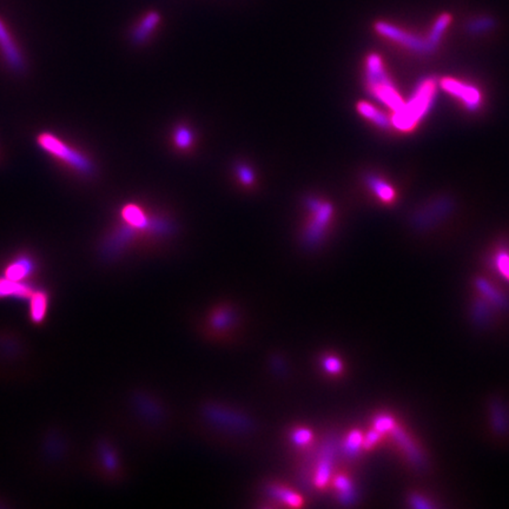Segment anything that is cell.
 Returning <instances> with one entry per match:
<instances>
[{
    "instance_id": "21",
    "label": "cell",
    "mask_w": 509,
    "mask_h": 509,
    "mask_svg": "<svg viewBox=\"0 0 509 509\" xmlns=\"http://www.w3.org/2000/svg\"><path fill=\"white\" fill-rule=\"evenodd\" d=\"M496 264L502 276H505L509 281V254L501 251L496 257Z\"/></svg>"
},
{
    "instance_id": "22",
    "label": "cell",
    "mask_w": 509,
    "mask_h": 509,
    "mask_svg": "<svg viewBox=\"0 0 509 509\" xmlns=\"http://www.w3.org/2000/svg\"><path fill=\"white\" fill-rule=\"evenodd\" d=\"M237 173H238L241 182L245 184V185H250L254 182V173L245 165H238L237 166Z\"/></svg>"
},
{
    "instance_id": "19",
    "label": "cell",
    "mask_w": 509,
    "mask_h": 509,
    "mask_svg": "<svg viewBox=\"0 0 509 509\" xmlns=\"http://www.w3.org/2000/svg\"><path fill=\"white\" fill-rule=\"evenodd\" d=\"M278 498L285 500L288 505L292 506V507H300L302 505V498L295 493L287 491V489H276Z\"/></svg>"
},
{
    "instance_id": "13",
    "label": "cell",
    "mask_w": 509,
    "mask_h": 509,
    "mask_svg": "<svg viewBox=\"0 0 509 509\" xmlns=\"http://www.w3.org/2000/svg\"><path fill=\"white\" fill-rule=\"evenodd\" d=\"M19 296V297H25V296L32 295L31 289L24 283H19L18 281H12L8 278L0 280V297L3 296Z\"/></svg>"
},
{
    "instance_id": "17",
    "label": "cell",
    "mask_w": 509,
    "mask_h": 509,
    "mask_svg": "<svg viewBox=\"0 0 509 509\" xmlns=\"http://www.w3.org/2000/svg\"><path fill=\"white\" fill-rule=\"evenodd\" d=\"M362 445H364V436L361 434V431H352L349 434L347 441H345L347 452H349L350 454L356 453Z\"/></svg>"
},
{
    "instance_id": "7",
    "label": "cell",
    "mask_w": 509,
    "mask_h": 509,
    "mask_svg": "<svg viewBox=\"0 0 509 509\" xmlns=\"http://www.w3.org/2000/svg\"><path fill=\"white\" fill-rule=\"evenodd\" d=\"M0 52L4 57L5 62L8 66L15 71H22L24 69L23 55L18 49V46L13 41L11 34L8 32V27L4 22L0 19Z\"/></svg>"
},
{
    "instance_id": "24",
    "label": "cell",
    "mask_w": 509,
    "mask_h": 509,
    "mask_svg": "<svg viewBox=\"0 0 509 509\" xmlns=\"http://www.w3.org/2000/svg\"><path fill=\"white\" fill-rule=\"evenodd\" d=\"M313 435L310 431H304V429H300L297 431L294 435V440H295L299 445H306L308 442L310 441Z\"/></svg>"
},
{
    "instance_id": "9",
    "label": "cell",
    "mask_w": 509,
    "mask_h": 509,
    "mask_svg": "<svg viewBox=\"0 0 509 509\" xmlns=\"http://www.w3.org/2000/svg\"><path fill=\"white\" fill-rule=\"evenodd\" d=\"M389 433H392V435L395 438V441L399 443L401 450H403L405 454H407L408 460L412 461L414 464H421V455H420L419 450H417L415 445H413L412 440L405 434V431L395 424Z\"/></svg>"
},
{
    "instance_id": "11",
    "label": "cell",
    "mask_w": 509,
    "mask_h": 509,
    "mask_svg": "<svg viewBox=\"0 0 509 509\" xmlns=\"http://www.w3.org/2000/svg\"><path fill=\"white\" fill-rule=\"evenodd\" d=\"M452 23V15L450 13H442L438 19L435 20L434 25L431 27V32L428 34L427 41L431 45V49L434 50L438 46V43L441 41L443 34H445L447 27H450Z\"/></svg>"
},
{
    "instance_id": "23",
    "label": "cell",
    "mask_w": 509,
    "mask_h": 509,
    "mask_svg": "<svg viewBox=\"0 0 509 509\" xmlns=\"http://www.w3.org/2000/svg\"><path fill=\"white\" fill-rule=\"evenodd\" d=\"M324 367L331 374H337V373L342 371L341 361L337 359L336 357L330 356V357H327L326 361H324Z\"/></svg>"
},
{
    "instance_id": "18",
    "label": "cell",
    "mask_w": 509,
    "mask_h": 509,
    "mask_svg": "<svg viewBox=\"0 0 509 509\" xmlns=\"http://www.w3.org/2000/svg\"><path fill=\"white\" fill-rule=\"evenodd\" d=\"M334 486L337 491L341 492L342 494H345V498H349V494L352 492V482H350L348 475L338 474L334 480Z\"/></svg>"
},
{
    "instance_id": "14",
    "label": "cell",
    "mask_w": 509,
    "mask_h": 509,
    "mask_svg": "<svg viewBox=\"0 0 509 509\" xmlns=\"http://www.w3.org/2000/svg\"><path fill=\"white\" fill-rule=\"evenodd\" d=\"M32 271V262L30 259H19L11 263L6 269V278L12 281H20Z\"/></svg>"
},
{
    "instance_id": "5",
    "label": "cell",
    "mask_w": 509,
    "mask_h": 509,
    "mask_svg": "<svg viewBox=\"0 0 509 509\" xmlns=\"http://www.w3.org/2000/svg\"><path fill=\"white\" fill-rule=\"evenodd\" d=\"M307 206L313 214V220L308 225L304 238L308 244H315L321 240L323 232L329 224L330 218L333 215V208L329 203L322 202L316 199H308Z\"/></svg>"
},
{
    "instance_id": "4",
    "label": "cell",
    "mask_w": 509,
    "mask_h": 509,
    "mask_svg": "<svg viewBox=\"0 0 509 509\" xmlns=\"http://www.w3.org/2000/svg\"><path fill=\"white\" fill-rule=\"evenodd\" d=\"M375 31L378 32L382 37H386L389 41L396 43L399 45L403 46L406 49L412 50L416 53H428L431 52V49L427 38L417 37L416 34L409 32V31L403 30L401 27L388 23V22H376L375 23Z\"/></svg>"
},
{
    "instance_id": "3",
    "label": "cell",
    "mask_w": 509,
    "mask_h": 509,
    "mask_svg": "<svg viewBox=\"0 0 509 509\" xmlns=\"http://www.w3.org/2000/svg\"><path fill=\"white\" fill-rule=\"evenodd\" d=\"M37 143L41 149L46 152L52 155L53 157L58 158L60 161L75 169L76 171L82 173L84 176H91L94 173V166L92 162L80 154L78 151L72 149L71 146L65 144L58 137L53 136L50 132H43L37 137Z\"/></svg>"
},
{
    "instance_id": "16",
    "label": "cell",
    "mask_w": 509,
    "mask_h": 509,
    "mask_svg": "<svg viewBox=\"0 0 509 509\" xmlns=\"http://www.w3.org/2000/svg\"><path fill=\"white\" fill-rule=\"evenodd\" d=\"M173 139H175V144L180 149L185 150V149H187L192 144V132L187 127H177Z\"/></svg>"
},
{
    "instance_id": "12",
    "label": "cell",
    "mask_w": 509,
    "mask_h": 509,
    "mask_svg": "<svg viewBox=\"0 0 509 509\" xmlns=\"http://www.w3.org/2000/svg\"><path fill=\"white\" fill-rule=\"evenodd\" d=\"M368 184L371 187V190L374 191L378 199H382L383 202L390 203L395 199V191L389 184H387L385 180L378 178L376 176L368 177Z\"/></svg>"
},
{
    "instance_id": "1",
    "label": "cell",
    "mask_w": 509,
    "mask_h": 509,
    "mask_svg": "<svg viewBox=\"0 0 509 509\" xmlns=\"http://www.w3.org/2000/svg\"><path fill=\"white\" fill-rule=\"evenodd\" d=\"M436 84L433 78L423 79L416 87L415 94L410 101L405 103L402 109L394 113L390 123L399 131L410 132L431 109L435 97Z\"/></svg>"
},
{
    "instance_id": "10",
    "label": "cell",
    "mask_w": 509,
    "mask_h": 509,
    "mask_svg": "<svg viewBox=\"0 0 509 509\" xmlns=\"http://www.w3.org/2000/svg\"><path fill=\"white\" fill-rule=\"evenodd\" d=\"M357 110H359V113L364 118L371 120L375 125H378V127L387 129L392 124L390 123L389 118L385 113H381L380 110L376 109L374 105H371V103L359 101V104H357Z\"/></svg>"
},
{
    "instance_id": "15",
    "label": "cell",
    "mask_w": 509,
    "mask_h": 509,
    "mask_svg": "<svg viewBox=\"0 0 509 509\" xmlns=\"http://www.w3.org/2000/svg\"><path fill=\"white\" fill-rule=\"evenodd\" d=\"M31 297L30 315L32 321L34 322H41L43 318L45 317L46 306H48V299L44 294L41 292H36Z\"/></svg>"
},
{
    "instance_id": "2",
    "label": "cell",
    "mask_w": 509,
    "mask_h": 509,
    "mask_svg": "<svg viewBox=\"0 0 509 509\" xmlns=\"http://www.w3.org/2000/svg\"><path fill=\"white\" fill-rule=\"evenodd\" d=\"M366 77H367L368 89L378 101L387 105L392 111L397 113L402 109L406 101L401 97L396 87L387 75L381 57L378 55L368 56L366 63Z\"/></svg>"
},
{
    "instance_id": "20",
    "label": "cell",
    "mask_w": 509,
    "mask_h": 509,
    "mask_svg": "<svg viewBox=\"0 0 509 509\" xmlns=\"http://www.w3.org/2000/svg\"><path fill=\"white\" fill-rule=\"evenodd\" d=\"M493 27V20L491 18H478L471 22L468 25L469 31L472 32H482L485 30H489Z\"/></svg>"
},
{
    "instance_id": "8",
    "label": "cell",
    "mask_w": 509,
    "mask_h": 509,
    "mask_svg": "<svg viewBox=\"0 0 509 509\" xmlns=\"http://www.w3.org/2000/svg\"><path fill=\"white\" fill-rule=\"evenodd\" d=\"M159 22H161V17L157 12L148 13L132 32V41H135L136 44L144 43L148 38L150 37V34H152V31L156 29Z\"/></svg>"
},
{
    "instance_id": "6",
    "label": "cell",
    "mask_w": 509,
    "mask_h": 509,
    "mask_svg": "<svg viewBox=\"0 0 509 509\" xmlns=\"http://www.w3.org/2000/svg\"><path fill=\"white\" fill-rule=\"evenodd\" d=\"M441 87L448 94H453L455 97L459 98L471 110L476 109L481 103V99H482L480 91L476 87L468 85L466 83L460 82V80L455 78L445 77L441 80Z\"/></svg>"
}]
</instances>
